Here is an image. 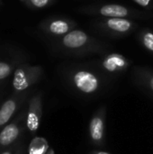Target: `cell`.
<instances>
[{"mask_svg":"<svg viewBox=\"0 0 153 154\" xmlns=\"http://www.w3.org/2000/svg\"><path fill=\"white\" fill-rule=\"evenodd\" d=\"M57 46L60 52L71 57L104 53L108 49L107 43L80 29H75L59 38Z\"/></svg>","mask_w":153,"mask_h":154,"instance_id":"6da1fadb","label":"cell"},{"mask_svg":"<svg viewBox=\"0 0 153 154\" xmlns=\"http://www.w3.org/2000/svg\"><path fill=\"white\" fill-rule=\"evenodd\" d=\"M68 80L75 90L87 96L97 93L103 85V81L96 72L81 67L70 69L68 72Z\"/></svg>","mask_w":153,"mask_h":154,"instance_id":"7a4b0ae2","label":"cell"},{"mask_svg":"<svg viewBox=\"0 0 153 154\" xmlns=\"http://www.w3.org/2000/svg\"><path fill=\"white\" fill-rule=\"evenodd\" d=\"M78 11L84 14L100 16L103 18H128V19H143L148 18L143 12L119 4H106L84 6Z\"/></svg>","mask_w":153,"mask_h":154,"instance_id":"3957f363","label":"cell"},{"mask_svg":"<svg viewBox=\"0 0 153 154\" xmlns=\"http://www.w3.org/2000/svg\"><path fill=\"white\" fill-rule=\"evenodd\" d=\"M94 30L100 34L111 38H123L134 32L138 25L128 18H102L93 24Z\"/></svg>","mask_w":153,"mask_h":154,"instance_id":"277c9868","label":"cell"},{"mask_svg":"<svg viewBox=\"0 0 153 154\" xmlns=\"http://www.w3.org/2000/svg\"><path fill=\"white\" fill-rule=\"evenodd\" d=\"M96 65L102 71L107 74L116 75L127 70L131 66V61L123 54L110 52L103 56L97 61Z\"/></svg>","mask_w":153,"mask_h":154,"instance_id":"5b68a950","label":"cell"},{"mask_svg":"<svg viewBox=\"0 0 153 154\" xmlns=\"http://www.w3.org/2000/svg\"><path fill=\"white\" fill-rule=\"evenodd\" d=\"M40 67L19 68L15 70L13 79V86L17 91H23L38 81L41 75Z\"/></svg>","mask_w":153,"mask_h":154,"instance_id":"8992f818","label":"cell"},{"mask_svg":"<svg viewBox=\"0 0 153 154\" xmlns=\"http://www.w3.org/2000/svg\"><path fill=\"white\" fill-rule=\"evenodd\" d=\"M106 109V106L100 107L93 116L89 122V137L91 143L96 146H102L105 140Z\"/></svg>","mask_w":153,"mask_h":154,"instance_id":"52a82bcc","label":"cell"},{"mask_svg":"<svg viewBox=\"0 0 153 154\" xmlns=\"http://www.w3.org/2000/svg\"><path fill=\"white\" fill-rule=\"evenodd\" d=\"M77 27V23L70 19L65 17H56L50 19L43 23V30L50 35L60 38L71 31L75 30Z\"/></svg>","mask_w":153,"mask_h":154,"instance_id":"ba28073f","label":"cell"},{"mask_svg":"<svg viewBox=\"0 0 153 154\" xmlns=\"http://www.w3.org/2000/svg\"><path fill=\"white\" fill-rule=\"evenodd\" d=\"M41 115H42L41 97L40 95H38L31 99L27 118H26V125L31 133L34 134L39 129Z\"/></svg>","mask_w":153,"mask_h":154,"instance_id":"9c48e42d","label":"cell"},{"mask_svg":"<svg viewBox=\"0 0 153 154\" xmlns=\"http://www.w3.org/2000/svg\"><path fill=\"white\" fill-rule=\"evenodd\" d=\"M134 78L138 84L153 92V71L146 68H135L133 70Z\"/></svg>","mask_w":153,"mask_h":154,"instance_id":"30bf717a","label":"cell"},{"mask_svg":"<svg viewBox=\"0 0 153 154\" xmlns=\"http://www.w3.org/2000/svg\"><path fill=\"white\" fill-rule=\"evenodd\" d=\"M20 129L15 124L6 125L0 133V144L2 146H8L12 144L19 136Z\"/></svg>","mask_w":153,"mask_h":154,"instance_id":"8fae6325","label":"cell"},{"mask_svg":"<svg viewBox=\"0 0 153 154\" xmlns=\"http://www.w3.org/2000/svg\"><path fill=\"white\" fill-rule=\"evenodd\" d=\"M16 109V103L14 100L5 101L0 108V126L5 125Z\"/></svg>","mask_w":153,"mask_h":154,"instance_id":"7c38bea8","label":"cell"},{"mask_svg":"<svg viewBox=\"0 0 153 154\" xmlns=\"http://www.w3.org/2000/svg\"><path fill=\"white\" fill-rule=\"evenodd\" d=\"M49 144L44 138H35L30 144L29 154H47Z\"/></svg>","mask_w":153,"mask_h":154,"instance_id":"4fadbf2b","label":"cell"},{"mask_svg":"<svg viewBox=\"0 0 153 154\" xmlns=\"http://www.w3.org/2000/svg\"><path fill=\"white\" fill-rule=\"evenodd\" d=\"M139 39L142 46L153 54V31L143 29L139 33Z\"/></svg>","mask_w":153,"mask_h":154,"instance_id":"5bb4252c","label":"cell"},{"mask_svg":"<svg viewBox=\"0 0 153 154\" xmlns=\"http://www.w3.org/2000/svg\"><path fill=\"white\" fill-rule=\"evenodd\" d=\"M136 5L153 14V0H133Z\"/></svg>","mask_w":153,"mask_h":154,"instance_id":"9a60e30c","label":"cell"},{"mask_svg":"<svg viewBox=\"0 0 153 154\" xmlns=\"http://www.w3.org/2000/svg\"><path fill=\"white\" fill-rule=\"evenodd\" d=\"M11 72V67L5 62H0V79L6 78Z\"/></svg>","mask_w":153,"mask_h":154,"instance_id":"2e32d148","label":"cell"},{"mask_svg":"<svg viewBox=\"0 0 153 154\" xmlns=\"http://www.w3.org/2000/svg\"><path fill=\"white\" fill-rule=\"evenodd\" d=\"M54 0H29L30 4L36 8H42L50 5Z\"/></svg>","mask_w":153,"mask_h":154,"instance_id":"e0dca14e","label":"cell"},{"mask_svg":"<svg viewBox=\"0 0 153 154\" xmlns=\"http://www.w3.org/2000/svg\"><path fill=\"white\" fill-rule=\"evenodd\" d=\"M90 154H110L109 152H104V151H92Z\"/></svg>","mask_w":153,"mask_h":154,"instance_id":"ac0fdd59","label":"cell"},{"mask_svg":"<svg viewBox=\"0 0 153 154\" xmlns=\"http://www.w3.org/2000/svg\"><path fill=\"white\" fill-rule=\"evenodd\" d=\"M47 154H55V152H54V151H53L52 149H50V150L48 151Z\"/></svg>","mask_w":153,"mask_h":154,"instance_id":"d6986e66","label":"cell"},{"mask_svg":"<svg viewBox=\"0 0 153 154\" xmlns=\"http://www.w3.org/2000/svg\"><path fill=\"white\" fill-rule=\"evenodd\" d=\"M2 154H12V152L8 151V152H3Z\"/></svg>","mask_w":153,"mask_h":154,"instance_id":"ffe728a7","label":"cell"},{"mask_svg":"<svg viewBox=\"0 0 153 154\" xmlns=\"http://www.w3.org/2000/svg\"><path fill=\"white\" fill-rule=\"evenodd\" d=\"M16 154H21V152H16Z\"/></svg>","mask_w":153,"mask_h":154,"instance_id":"44dd1931","label":"cell"}]
</instances>
